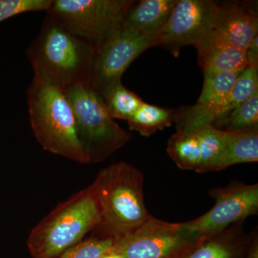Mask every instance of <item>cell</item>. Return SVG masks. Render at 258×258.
Listing matches in <instances>:
<instances>
[{"label":"cell","instance_id":"obj_1","mask_svg":"<svg viewBox=\"0 0 258 258\" xmlns=\"http://www.w3.org/2000/svg\"><path fill=\"white\" fill-rule=\"evenodd\" d=\"M143 184L142 171L127 163H115L100 170L91 186L99 205L101 222L91 236L117 240L150 219Z\"/></svg>","mask_w":258,"mask_h":258},{"label":"cell","instance_id":"obj_2","mask_svg":"<svg viewBox=\"0 0 258 258\" xmlns=\"http://www.w3.org/2000/svg\"><path fill=\"white\" fill-rule=\"evenodd\" d=\"M94 49L47 15L26 55L34 77L64 90L87 82Z\"/></svg>","mask_w":258,"mask_h":258},{"label":"cell","instance_id":"obj_3","mask_svg":"<svg viewBox=\"0 0 258 258\" xmlns=\"http://www.w3.org/2000/svg\"><path fill=\"white\" fill-rule=\"evenodd\" d=\"M27 99L30 126L42 149L75 162L88 164L64 90L33 77Z\"/></svg>","mask_w":258,"mask_h":258},{"label":"cell","instance_id":"obj_4","mask_svg":"<svg viewBox=\"0 0 258 258\" xmlns=\"http://www.w3.org/2000/svg\"><path fill=\"white\" fill-rule=\"evenodd\" d=\"M100 222L99 205L90 185L58 204L32 228L27 241L30 253L32 258H59Z\"/></svg>","mask_w":258,"mask_h":258},{"label":"cell","instance_id":"obj_5","mask_svg":"<svg viewBox=\"0 0 258 258\" xmlns=\"http://www.w3.org/2000/svg\"><path fill=\"white\" fill-rule=\"evenodd\" d=\"M64 92L72 107L78 138L88 164L106 160L132 138L112 118L101 95L87 83L73 85Z\"/></svg>","mask_w":258,"mask_h":258},{"label":"cell","instance_id":"obj_6","mask_svg":"<svg viewBox=\"0 0 258 258\" xmlns=\"http://www.w3.org/2000/svg\"><path fill=\"white\" fill-rule=\"evenodd\" d=\"M132 0H52L47 16L94 47L121 26Z\"/></svg>","mask_w":258,"mask_h":258},{"label":"cell","instance_id":"obj_7","mask_svg":"<svg viewBox=\"0 0 258 258\" xmlns=\"http://www.w3.org/2000/svg\"><path fill=\"white\" fill-rule=\"evenodd\" d=\"M215 198L213 208L205 215L180 223V230L193 242H200L225 230L229 226L242 221L258 211V185L232 183L210 191Z\"/></svg>","mask_w":258,"mask_h":258},{"label":"cell","instance_id":"obj_8","mask_svg":"<svg viewBox=\"0 0 258 258\" xmlns=\"http://www.w3.org/2000/svg\"><path fill=\"white\" fill-rule=\"evenodd\" d=\"M152 47V40L121 25L107 40L95 47L86 83L103 96L112 86L121 82L122 76L131 64Z\"/></svg>","mask_w":258,"mask_h":258},{"label":"cell","instance_id":"obj_9","mask_svg":"<svg viewBox=\"0 0 258 258\" xmlns=\"http://www.w3.org/2000/svg\"><path fill=\"white\" fill-rule=\"evenodd\" d=\"M217 5L212 0H178L154 47H164L177 57L183 47L195 46L214 30Z\"/></svg>","mask_w":258,"mask_h":258},{"label":"cell","instance_id":"obj_10","mask_svg":"<svg viewBox=\"0 0 258 258\" xmlns=\"http://www.w3.org/2000/svg\"><path fill=\"white\" fill-rule=\"evenodd\" d=\"M196 243L183 235L180 223L152 217L130 235L115 240L111 249L122 258H170Z\"/></svg>","mask_w":258,"mask_h":258},{"label":"cell","instance_id":"obj_11","mask_svg":"<svg viewBox=\"0 0 258 258\" xmlns=\"http://www.w3.org/2000/svg\"><path fill=\"white\" fill-rule=\"evenodd\" d=\"M258 91V66H247L239 75L230 93L212 104L182 106L175 110L176 130L192 132L204 125H214L240 103Z\"/></svg>","mask_w":258,"mask_h":258},{"label":"cell","instance_id":"obj_12","mask_svg":"<svg viewBox=\"0 0 258 258\" xmlns=\"http://www.w3.org/2000/svg\"><path fill=\"white\" fill-rule=\"evenodd\" d=\"M214 30L227 43L246 50L257 36V11L247 3H218Z\"/></svg>","mask_w":258,"mask_h":258},{"label":"cell","instance_id":"obj_13","mask_svg":"<svg viewBox=\"0 0 258 258\" xmlns=\"http://www.w3.org/2000/svg\"><path fill=\"white\" fill-rule=\"evenodd\" d=\"M194 47L203 73L242 71L247 66L246 50L227 43L214 30Z\"/></svg>","mask_w":258,"mask_h":258},{"label":"cell","instance_id":"obj_14","mask_svg":"<svg viewBox=\"0 0 258 258\" xmlns=\"http://www.w3.org/2000/svg\"><path fill=\"white\" fill-rule=\"evenodd\" d=\"M177 2L178 0L134 1L125 13L122 25L133 29L154 43L156 37L167 23Z\"/></svg>","mask_w":258,"mask_h":258},{"label":"cell","instance_id":"obj_15","mask_svg":"<svg viewBox=\"0 0 258 258\" xmlns=\"http://www.w3.org/2000/svg\"><path fill=\"white\" fill-rule=\"evenodd\" d=\"M258 161V129L225 132V147L212 171H220L229 166Z\"/></svg>","mask_w":258,"mask_h":258},{"label":"cell","instance_id":"obj_16","mask_svg":"<svg viewBox=\"0 0 258 258\" xmlns=\"http://www.w3.org/2000/svg\"><path fill=\"white\" fill-rule=\"evenodd\" d=\"M166 151L179 169L198 172L200 165V151L196 132L177 129L168 141Z\"/></svg>","mask_w":258,"mask_h":258},{"label":"cell","instance_id":"obj_17","mask_svg":"<svg viewBox=\"0 0 258 258\" xmlns=\"http://www.w3.org/2000/svg\"><path fill=\"white\" fill-rule=\"evenodd\" d=\"M174 117L175 110L172 108H162L144 102L127 122L130 130L147 137L171 125L174 121Z\"/></svg>","mask_w":258,"mask_h":258},{"label":"cell","instance_id":"obj_18","mask_svg":"<svg viewBox=\"0 0 258 258\" xmlns=\"http://www.w3.org/2000/svg\"><path fill=\"white\" fill-rule=\"evenodd\" d=\"M102 98L113 119L126 121L133 117L144 103L138 95L127 89L121 82L112 86Z\"/></svg>","mask_w":258,"mask_h":258},{"label":"cell","instance_id":"obj_19","mask_svg":"<svg viewBox=\"0 0 258 258\" xmlns=\"http://www.w3.org/2000/svg\"><path fill=\"white\" fill-rule=\"evenodd\" d=\"M213 125L225 132L258 129V91Z\"/></svg>","mask_w":258,"mask_h":258},{"label":"cell","instance_id":"obj_20","mask_svg":"<svg viewBox=\"0 0 258 258\" xmlns=\"http://www.w3.org/2000/svg\"><path fill=\"white\" fill-rule=\"evenodd\" d=\"M194 132L198 134L200 144V165L198 172L211 171L223 152L225 131L208 125L200 127Z\"/></svg>","mask_w":258,"mask_h":258},{"label":"cell","instance_id":"obj_21","mask_svg":"<svg viewBox=\"0 0 258 258\" xmlns=\"http://www.w3.org/2000/svg\"><path fill=\"white\" fill-rule=\"evenodd\" d=\"M242 71L203 73V91L197 103L212 104L225 98L230 93Z\"/></svg>","mask_w":258,"mask_h":258},{"label":"cell","instance_id":"obj_22","mask_svg":"<svg viewBox=\"0 0 258 258\" xmlns=\"http://www.w3.org/2000/svg\"><path fill=\"white\" fill-rule=\"evenodd\" d=\"M113 239L91 236L64 252L59 258H102L112 248Z\"/></svg>","mask_w":258,"mask_h":258},{"label":"cell","instance_id":"obj_23","mask_svg":"<svg viewBox=\"0 0 258 258\" xmlns=\"http://www.w3.org/2000/svg\"><path fill=\"white\" fill-rule=\"evenodd\" d=\"M52 0H0V23L29 12L47 11Z\"/></svg>","mask_w":258,"mask_h":258},{"label":"cell","instance_id":"obj_24","mask_svg":"<svg viewBox=\"0 0 258 258\" xmlns=\"http://www.w3.org/2000/svg\"><path fill=\"white\" fill-rule=\"evenodd\" d=\"M230 245L224 241L215 239V235L205 238L198 249L186 258H232Z\"/></svg>","mask_w":258,"mask_h":258},{"label":"cell","instance_id":"obj_25","mask_svg":"<svg viewBox=\"0 0 258 258\" xmlns=\"http://www.w3.org/2000/svg\"><path fill=\"white\" fill-rule=\"evenodd\" d=\"M247 66H258V37L252 40L246 50Z\"/></svg>","mask_w":258,"mask_h":258},{"label":"cell","instance_id":"obj_26","mask_svg":"<svg viewBox=\"0 0 258 258\" xmlns=\"http://www.w3.org/2000/svg\"><path fill=\"white\" fill-rule=\"evenodd\" d=\"M248 258H258V244L257 240L254 241L251 248L250 253H249Z\"/></svg>","mask_w":258,"mask_h":258},{"label":"cell","instance_id":"obj_27","mask_svg":"<svg viewBox=\"0 0 258 258\" xmlns=\"http://www.w3.org/2000/svg\"><path fill=\"white\" fill-rule=\"evenodd\" d=\"M102 258H122L120 255H118V254L115 253V252H113L112 249L109 251V252H107L105 255L103 256Z\"/></svg>","mask_w":258,"mask_h":258}]
</instances>
